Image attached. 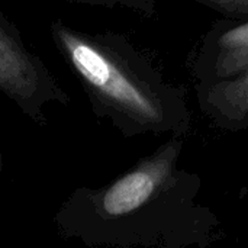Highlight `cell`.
Here are the masks:
<instances>
[{"label": "cell", "mask_w": 248, "mask_h": 248, "mask_svg": "<svg viewBox=\"0 0 248 248\" xmlns=\"http://www.w3.org/2000/svg\"><path fill=\"white\" fill-rule=\"evenodd\" d=\"M185 137H170L100 187L74 189L54 222L89 247L206 248L221 221L199 202L202 179L180 167Z\"/></svg>", "instance_id": "cell-1"}, {"label": "cell", "mask_w": 248, "mask_h": 248, "mask_svg": "<svg viewBox=\"0 0 248 248\" xmlns=\"http://www.w3.org/2000/svg\"><path fill=\"white\" fill-rule=\"evenodd\" d=\"M49 35L78 80L92 112L125 138L186 137L192 128L187 90L169 81L154 61L116 32H89L57 17Z\"/></svg>", "instance_id": "cell-2"}, {"label": "cell", "mask_w": 248, "mask_h": 248, "mask_svg": "<svg viewBox=\"0 0 248 248\" xmlns=\"http://www.w3.org/2000/svg\"><path fill=\"white\" fill-rule=\"evenodd\" d=\"M190 70L201 112L228 132L248 129V16H228L203 35Z\"/></svg>", "instance_id": "cell-3"}, {"label": "cell", "mask_w": 248, "mask_h": 248, "mask_svg": "<svg viewBox=\"0 0 248 248\" xmlns=\"http://www.w3.org/2000/svg\"><path fill=\"white\" fill-rule=\"evenodd\" d=\"M0 90L33 124L45 126L48 103L68 106L71 99L42 58L22 39L15 22L0 10Z\"/></svg>", "instance_id": "cell-4"}, {"label": "cell", "mask_w": 248, "mask_h": 248, "mask_svg": "<svg viewBox=\"0 0 248 248\" xmlns=\"http://www.w3.org/2000/svg\"><path fill=\"white\" fill-rule=\"evenodd\" d=\"M77 4L100 6L108 9H126L144 17H154L157 15V0H65Z\"/></svg>", "instance_id": "cell-5"}, {"label": "cell", "mask_w": 248, "mask_h": 248, "mask_svg": "<svg viewBox=\"0 0 248 248\" xmlns=\"http://www.w3.org/2000/svg\"><path fill=\"white\" fill-rule=\"evenodd\" d=\"M227 16H248V0H196Z\"/></svg>", "instance_id": "cell-6"}]
</instances>
